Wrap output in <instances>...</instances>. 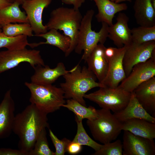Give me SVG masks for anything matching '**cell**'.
<instances>
[{"label":"cell","instance_id":"obj_1","mask_svg":"<svg viewBox=\"0 0 155 155\" xmlns=\"http://www.w3.org/2000/svg\"><path fill=\"white\" fill-rule=\"evenodd\" d=\"M47 115L31 103L15 116L12 131L19 137V149L28 155L41 131L49 127Z\"/></svg>","mask_w":155,"mask_h":155},{"label":"cell","instance_id":"obj_2","mask_svg":"<svg viewBox=\"0 0 155 155\" xmlns=\"http://www.w3.org/2000/svg\"><path fill=\"white\" fill-rule=\"evenodd\" d=\"M63 76L65 81L60 86L65 99H73L85 106L84 97L88 91L94 88L105 87L96 81V77L88 67L84 66L82 68L79 64Z\"/></svg>","mask_w":155,"mask_h":155},{"label":"cell","instance_id":"obj_3","mask_svg":"<svg viewBox=\"0 0 155 155\" xmlns=\"http://www.w3.org/2000/svg\"><path fill=\"white\" fill-rule=\"evenodd\" d=\"M83 16L79 10L73 8L60 7L53 10L45 25L48 30L54 29L63 31L71 39L69 47L65 53L68 56L74 50L77 43L78 35Z\"/></svg>","mask_w":155,"mask_h":155},{"label":"cell","instance_id":"obj_4","mask_svg":"<svg viewBox=\"0 0 155 155\" xmlns=\"http://www.w3.org/2000/svg\"><path fill=\"white\" fill-rule=\"evenodd\" d=\"M95 12L92 9L88 10L83 17L78 35L77 45L74 50L80 54L84 53L81 60L85 61L93 50L98 43L104 44L108 36L109 26L102 22V27L98 32L92 29V22Z\"/></svg>","mask_w":155,"mask_h":155},{"label":"cell","instance_id":"obj_5","mask_svg":"<svg viewBox=\"0 0 155 155\" xmlns=\"http://www.w3.org/2000/svg\"><path fill=\"white\" fill-rule=\"evenodd\" d=\"M24 84L30 90L31 103L47 114L59 110L66 103L64 92L61 87L31 82H26Z\"/></svg>","mask_w":155,"mask_h":155},{"label":"cell","instance_id":"obj_6","mask_svg":"<svg viewBox=\"0 0 155 155\" xmlns=\"http://www.w3.org/2000/svg\"><path fill=\"white\" fill-rule=\"evenodd\" d=\"M97 111V118L86 121L93 137L103 144L116 140L122 131L121 123L109 110L102 108Z\"/></svg>","mask_w":155,"mask_h":155},{"label":"cell","instance_id":"obj_7","mask_svg":"<svg viewBox=\"0 0 155 155\" xmlns=\"http://www.w3.org/2000/svg\"><path fill=\"white\" fill-rule=\"evenodd\" d=\"M131 93L127 92L118 86L115 88L100 87L99 90L89 94L84 98L95 102L102 108L116 113L123 109L130 98Z\"/></svg>","mask_w":155,"mask_h":155},{"label":"cell","instance_id":"obj_8","mask_svg":"<svg viewBox=\"0 0 155 155\" xmlns=\"http://www.w3.org/2000/svg\"><path fill=\"white\" fill-rule=\"evenodd\" d=\"M23 62H28L34 69L45 65L39 50L26 48L0 52V73L13 68Z\"/></svg>","mask_w":155,"mask_h":155},{"label":"cell","instance_id":"obj_9","mask_svg":"<svg viewBox=\"0 0 155 155\" xmlns=\"http://www.w3.org/2000/svg\"><path fill=\"white\" fill-rule=\"evenodd\" d=\"M155 75V51L148 60L135 65L129 75L118 86L127 92L132 93L140 84Z\"/></svg>","mask_w":155,"mask_h":155},{"label":"cell","instance_id":"obj_10","mask_svg":"<svg viewBox=\"0 0 155 155\" xmlns=\"http://www.w3.org/2000/svg\"><path fill=\"white\" fill-rule=\"evenodd\" d=\"M155 50V41L142 44L131 42L126 46L123 59V65L126 77L133 67L140 63L145 62L152 56Z\"/></svg>","mask_w":155,"mask_h":155},{"label":"cell","instance_id":"obj_11","mask_svg":"<svg viewBox=\"0 0 155 155\" xmlns=\"http://www.w3.org/2000/svg\"><path fill=\"white\" fill-rule=\"evenodd\" d=\"M122 154L123 155H154L155 143L150 139L135 135L123 130Z\"/></svg>","mask_w":155,"mask_h":155},{"label":"cell","instance_id":"obj_12","mask_svg":"<svg viewBox=\"0 0 155 155\" xmlns=\"http://www.w3.org/2000/svg\"><path fill=\"white\" fill-rule=\"evenodd\" d=\"M52 0H27L22 2V8L25 10L34 36L46 32L48 30L43 25L42 15L43 10L51 3Z\"/></svg>","mask_w":155,"mask_h":155},{"label":"cell","instance_id":"obj_13","mask_svg":"<svg viewBox=\"0 0 155 155\" xmlns=\"http://www.w3.org/2000/svg\"><path fill=\"white\" fill-rule=\"evenodd\" d=\"M126 46L118 48L115 54L107 58L108 63L106 76L101 83L105 87L112 88L117 87L126 78L123 65V59Z\"/></svg>","mask_w":155,"mask_h":155},{"label":"cell","instance_id":"obj_14","mask_svg":"<svg viewBox=\"0 0 155 155\" xmlns=\"http://www.w3.org/2000/svg\"><path fill=\"white\" fill-rule=\"evenodd\" d=\"M129 17L121 12L116 18V22L109 26L108 37L118 48L129 44L132 42L131 29L128 25Z\"/></svg>","mask_w":155,"mask_h":155},{"label":"cell","instance_id":"obj_15","mask_svg":"<svg viewBox=\"0 0 155 155\" xmlns=\"http://www.w3.org/2000/svg\"><path fill=\"white\" fill-rule=\"evenodd\" d=\"M15 111V104L10 89L0 104V139L8 137L12 131Z\"/></svg>","mask_w":155,"mask_h":155},{"label":"cell","instance_id":"obj_16","mask_svg":"<svg viewBox=\"0 0 155 155\" xmlns=\"http://www.w3.org/2000/svg\"><path fill=\"white\" fill-rule=\"evenodd\" d=\"M34 69V72L31 77V82L40 85H50L52 84L60 77L71 71L73 68L67 70L64 64L60 62L53 68L47 65H38Z\"/></svg>","mask_w":155,"mask_h":155},{"label":"cell","instance_id":"obj_17","mask_svg":"<svg viewBox=\"0 0 155 155\" xmlns=\"http://www.w3.org/2000/svg\"><path fill=\"white\" fill-rule=\"evenodd\" d=\"M105 48L104 44H98L85 61L87 63L88 68L100 83L106 78L108 69V61L104 52Z\"/></svg>","mask_w":155,"mask_h":155},{"label":"cell","instance_id":"obj_18","mask_svg":"<svg viewBox=\"0 0 155 155\" xmlns=\"http://www.w3.org/2000/svg\"><path fill=\"white\" fill-rule=\"evenodd\" d=\"M133 92L143 108L151 115L155 117V77L141 83Z\"/></svg>","mask_w":155,"mask_h":155},{"label":"cell","instance_id":"obj_19","mask_svg":"<svg viewBox=\"0 0 155 155\" xmlns=\"http://www.w3.org/2000/svg\"><path fill=\"white\" fill-rule=\"evenodd\" d=\"M113 115L121 123L133 119H141L155 123V118L149 114L136 99L133 92L126 106Z\"/></svg>","mask_w":155,"mask_h":155},{"label":"cell","instance_id":"obj_20","mask_svg":"<svg viewBox=\"0 0 155 155\" xmlns=\"http://www.w3.org/2000/svg\"><path fill=\"white\" fill-rule=\"evenodd\" d=\"M94 1L98 9L95 17L99 22H105L109 26L112 25L115 15L117 13L126 10L125 3H116L110 0H92Z\"/></svg>","mask_w":155,"mask_h":155},{"label":"cell","instance_id":"obj_21","mask_svg":"<svg viewBox=\"0 0 155 155\" xmlns=\"http://www.w3.org/2000/svg\"><path fill=\"white\" fill-rule=\"evenodd\" d=\"M133 9L136 22L140 26H155V9L151 0H135Z\"/></svg>","mask_w":155,"mask_h":155},{"label":"cell","instance_id":"obj_22","mask_svg":"<svg viewBox=\"0 0 155 155\" xmlns=\"http://www.w3.org/2000/svg\"><path fill=\"white\" fill-rule=\"evenodd\" d=\"M122 130L150 139L155 138V123L141 119H133L121 123Z\"/></svg>","mask_w":155,"mask_h":155},{"label":"cell","instance_id":"obj_23","mask_svg":"<svg viewBox=\"0 0 155 155\" xmlns=\"http://www.w3.org/2000/svg\"><path fill=\"white\" fill-rule=\"evenodd\" d=\"M46 32L39 34L36 36L45 39V42L30 43L29 46L32 48L43 44H48L55 46L65 53L69 49L71 39L68 36L62 34L57 30L52 29Z\"/></svg>","mask_w":155,"mask_h":155},{"label":"cell","instance_id":"obj_24","mask_svg":"<svg viewBox=\"0 0 155 155\" xmlns=\"http://www.w3.org/2000/svg\"><path fill=\"white\" fill-rule=\"evenodd\" d=\"M21 4L19 0H16L0 9V25L2 27L11 23H29L25 13L22 11L19 7Z\"/></svg>","mask_w":155,"mask_h":155},{"label":"cell","instance_id":"obj_25","mask_svg":"<svg viewBox=\"0 0 155 155\" xmlns=\"http://www.w3.org/2000/svg\"><path fill=\"white\" fill-rule=\"evenodd\" d=\"M62 107L67 108L75 114V118L80 120L84 119L91 120L97 117V110L92 106L88 107L83 105L78 102L72 99H68Z\"/></svg>","mask_w":155,"mask_h":155},{"label":"cell","instance_id":"obj_26","mask_svg":"<svg viewBox=\"0 0 155 155\" xmlns=\"http://www.w3.org/2000/svg\"><path fill=\"white\" fill-rule=\"evenodd\" d=\"M29 44L26 36L10 37L2 32L0 33V48H5L8 50H16L25 48Z\"/></svg>","mask_w":155,"mask_h":155},{"label":"cell","instance_id":"obj_27","mask_svg":"<svg viewBox=\"0 0 155 155\" xmlns=\"http://www.w3.org/2000/svg\"><path fill=\"white\" fill-rule=\"evenodd\" d=\"M131 42L142 44L155 41V26L152 27L140 26L131 29Z\"/></svg>","mask_w":155,"mask_h":155},{"label":"cell","instance_id":"obj_28","mask_svg":"<svg viewBox=\"0 0 155 155\" xmlns=\"http://www.w3.org/2000/svg\"><path fill=\"white\" fill-rule=\"evenodd\" d=\"M75 119L77 124V131L72 141L77 142L82 146H89L95 151L99 150L102 145L96 142L88 135L84 127L82 120H78L75 118Z\"/></svg>","mask_w":155,"mask_h":155},{"label":"cell","instance_id":"obj_29","mask_svg":"<svg viewBox=\"0 0 155 155\" xmlns=\"http://www.w3.org/2000/svg\"><path fill=\"white\" fill-rule=\"evenodd\" d=\"M2 32L8 36L15 37L21 35L27 36H34L29 23L9 24L2 27Z\"/></svg>","mask_w":155,"mask_h":155},{"label":"cell","instance_id":"obj_30","mask_svg":"<svg viewBox=\"0 0 155 155\" xmlns=\"http://www.w3.org/2000/svg\"><path fill=\"white\" fill-rule=\"evenodd\" d=\"M29 155H55V152L51 150L49 146L46 128L40 132Z\"/></svg>","mask_w":155,"mask_h":155},{"label":"cell","instance_id":"obj_31","mask_svg":"<svg viewBox=\"0 0 155 155\" xmlns=\"http://www.w3.org/2000/svg\"><path fill=\"white\" fill-rule=\"evenodd\" d=\"M122 143L120 140L102 145L100 149L92 154L93 155H122Z\"/></svg>","mask_w":155,"mask_h":155},{"label":"cell","instance_id":"obj_32","mask_svg":"<svg viewBox=\"0 0 155 155\" xmlns=\"http://www.w3.org/2000/svg\"><path fill=\"white\" fill-rule=\"evenodd\" d=\"M49 135L55 148V155H64L67 152V147L71 141L66 138L59 139L52 130L49 129Z\"/></svg>","mask_w":155,"mask_h":155},{"label":"cell","instance_id":"obj_33","mask_svg":"<svg viewBox=\"0 0 155 155\" xmlns=\"http://www.w3.org/2000/svg\"><path fill=\"white\" fill-rule=\"evenodd\" d=\"M0 155H28V154L19 149L2 148H0Z\"/></svg>","mask_w":155,"mask_h":155},{"label":"cell","instance_id":"obj_34","mask_svg":"<svg viewBox=\"0 0 155 155\" xmlns=\"http://www.w3.org/2000/svg\"><path fill=\"white\" fill-rule=\"evenodd\" d=\"M82 149V145L71 141L67 147V152L70 154L75 155L79 153Z\"/></svg>","mask_w":155,"mask_h":155},{"label":"cell","instance_id":"obj_35","mask_svg":"<svg viewBox=\"0 0 155 155\" xmlns=\"http://www.w3.org/2000/svg\"><path fill=\"white\" fill-rule=\"evenodd\" d=\"M62 2L66 4L72 5L73 8L76 10H79L82 4L85 2V0H61Z\"/></svg>","mask_w":155,"mask_h":155},{"label":"cell","instance_id":"obj_36","mask_svg":"<svg viewBox=\"0 0 155 155\" xmlns=\"http://www.w3.org/2000/svg\"><path fill=\"white\" fill-rule=\"evenodd\" d=\"M11 3L7 0H0V9L9 5Z\"/></svg>","mask_w":155,"mask_h":155},{"label":"cell","instance_id":"obj_37","mask_svg":"<svg viewBox=\"0 0 155 155\" xmlns=\"http://www.w3.org/2000/svg\"><path fill=\"white\" fill-rule=\"evenodd\" d=\"M127 1L129 2H131V0H115V2L116 3H120L123 1Z\"/></svg>","mask_w":155,"mask_h":155},{"label":"cell","instance_id":"obj_38","mask_svg":"<svg viewBox=\"0 0 155 155\" xmlns=\"http://www.w3.org/2000/svg\"><path fill=\"white\" fill-rule=\"evenodd\" d=\"M154 8L155 9V0H151Z\"/></svg>","mask_w":155,"mask_h":155},{"label":"cell","instance_id":"obj_39","mask_svg":"<svg viewBox=\"0 0 155 155\" xmlns=\"http://www.w3.org/2000/svg\"><path fill=\"white\" fill-rule=\"evenodd\" d=\"M9 2L11 3H12L15 1L16 0H7Z\"/></svg>","mask_w":155,"mask_h":155},{"label":"cell","instance_id":"obj_40","mask_svg":"<svg viewBox=\"0 0 155 155\" xmlns=\"http://www.w3.org/2000/svg\"><path fill=\"white\" fill-rule=\"evenodd\" d=\"M2 26H1L0 25V33L2 32Z\"/></svg>","mask_w":155,"mask_h":155},{"label":"cell","instance_id":"obj_41","mask_svg":"<svg viewBox=\"0 0 155 155\" xmlns=\"http://www.w3.org/2000/svg\"><path fill=\"white\" fill-rule=\"evenodd\" d=\"M22 3V2L23 1H26V0H19Z\"/></svg>","mask_w":155,"mask_h":155},{"label":"cell","instance_id":"obj_42","mask_svg":"<svg viewBox=\"0 0 155 155\" xmlns=\"http://www.w3.org/2000/svg\"><path fill=\"white\" fill-rule=\"evenodd\" d=\"M111 1H113V2H115V0H110Z\"/></svg>","mask_w":155,"mask_h":155}]
</instances>
